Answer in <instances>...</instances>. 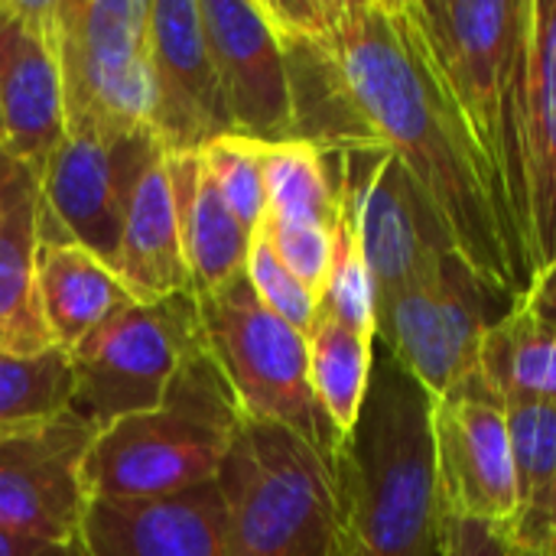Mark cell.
<instances>
[{"label":"cell","instance_id":"6da1fadb","mask_svg":"<svg viewBox=\"0 0 556 556\" xmlns=\"http://www.w3.org/2000/svg\"><path fill=\"white\" fill-rule=\"evenodd\" d=\"M365 147L391 150L443 218L459 257L505 300L531 283L525 244L498 199L407 0H339L319 39Z\"/></svg>","mask_w":556,"mask_h":556},{"label":"cell","instance_id":"7a4b0ae2","mask_svg":"<svg viewBox=\"0 0 556 556\" xmlns=\"http://www.w3.org/2000/svg\"><path fill=\"white\" fill-rule=\"evenodd\" d=\"M339 556H437L430 394L378 345L368 397L336 463Z\"/></svg>","mask_w":556,"mask_h":556},{"label":"cell","instance_id":"3957f363","mask_svg":"<svg viewBox=\"0 0 556 556\" xmlns=\"http://www.w3.org/2000/svg\"><path fill=\"white\" fill-rule=\"evenodd\" d=\"M407 10L528 254L525 108L534 0H407Z\"/></svg>","mask_w":556,"mask_h":556},{"label":"cell","instance_id":"277c9868","mask_svg":"<svg viewBox=\"0 0 556 556\" xmlns=\"http://www.w3.org/2000/svg\"><path fill=\"white\" fill-rule=\"evenodd\" d=\"M241 420V404L205 342L186 358L160 407L94 433L81 463L85 502L166 498L215 482Z\"/></svg>","mask_w":556,"mask_h":556},{"label":"cell","instance_id":"5b68a950","mask_svg":"<svg viewBox=\"0 0 556 556\" xmlns=\"http://www.w3.org/2000/svg\"><path fill=\"white\" fill-rule=\"evenodd\" d=\"M225 556H339V489L296 433L244 417L218 472Z\"/></svg>","mask_w":556,"mask_h":556},{"label":"cell","instance_id":"8992f818","mask_svg":"<svg viewBox=\"0 0 556 556\" xmlns=\"http://www.w3.org/2000/svg\"><path fill=\"white\" fill-rule=\"evenodd\" d=\"M199 300L212 355L218 358L241 414L283 427L336 463L342 437L323 414L309 381V342L274 316L238 277Z\"/></svg>","mask_w":556,"mask_h":556},{"label":"cell","instance_id":"52a82bcc","mask_svg":"<svg viewBox=\"0 0 556 556\" xmlns=\"http://www.w3.org/2000/svg\"><path fill=\"white\" fill-rule=\"evenodd\" d=\"M65 134L150 130V0H52Z\"/></svg>","mask_w":556,"mask_h":556},{"label":"cell","instance_id":"ba28073f","mask_svg":"<svg viewBox=\"0 0 556 556\" xmlns=\"http://www.w3.org/2000/svg\"><path fill=\"white\" fill-rule=\"evenodd\" d=\"M205 326L192 290L156 303H130L72 349V414L94 433L163 404L186 358L202 349Z\"/></svg>","mask_w":556,"mask_h":556},{"label":"cell","instance_id":"9c48e42d","mask_svg":"<svg viewBox=\"0 0 556 556\" xmlns=\"http://www.w3.org/2000/svg\"><path fill=\"white\" fill-rule=\"evenodd\" d=\"M511 303L453 254L433 277L378 303L375 342L430 397H443L479 375L482 339Z\"/></svg>","mask_w":556,"mask_h":556},{"label":"cell","instance_id":"30bf717a","mask_svg":"<svg viewBox=\"0 0 556 556\" xmlns=\"http://www.w3.org/2000/svg\"><path fill=\"white\" fill-rule=\"evenodd\" d=\"M336 153L342 208L368 264L378 309V303L433 277L459 251L424 189L391 150L349 147Z\"/></svg>","mask_w":556,"mask_h":556},{"label":"cell","instance_id":"8fae6325","mask_svg":"<svg viewBox=\"0 0 556 556\" xmlns=\"http://www.w3.org/2000/svg\"><path fill=\"white\" fill-rule=\"evenodd\" d=\"M160 153L150 130L65 134L36 176L52 225L114 270L134 192Z\"/></svg>","mask_w":556,"mask_h":556},{"label":"cell","instance_id":"7c38bea8","mask_svg":"<svg viewBox=\"0 0 556 556\" xmlns=\"http://www.w3.org/2000/svg\"><path fill=\"white\" fill-rule=\"evenodd\" d=\"M430 433L440 515L511 531L518 521V476L505 404L476 375L450 394L430 397Z\"/></svg>","mask_w":556,"mask_h":556},{"label":"cell","instance_id":"4fadbf2b","mask_svg":"<svg viewBox=\"0 0 556 556\" xmlns=\"http://www.w3.org/2000/svg\"><path fill=\"white\" fill-rule=\"evenodd\" d=\"M91 440L94 430L72 410L0 430V528L78 541L81 463Z\"/></svg>","mask_w":556,"mask_h":556},{"label":"cell","instance_id":"5bb4252c","mask_svg":"<svg viewBox=\"0 0 556 556\" xmlns=\"http://www.w3.org/2000/svg\"><path fill=\"white\" fill-rule=\"evenodd\" d=\"M199 16L231 134L257 143L296 140L287 55L257 0H199Z\"/></svg>","mask_w":556,"mask_h":556},{"label":"cell","instance_id":"9a60e30c","mask_svg":"<svg viewBox=\"0 0 556 556\" xmlns=\"http://www.w3.org/2000/svg\"><path fill=\"white\" fill-rule=\"evenodd\" d=\"M150 134L163 153H199L231 134L199 0H150Z\"/></svg>","mask_w":556,"mask_h":556},{"label":"cell","instance_id":"2e32d148","mask_svg":"<svg viewBox=\"0 0 556 556\" xmlns=\"http://www.w3.org/2000/svg\"><path fill=\"white\" fill-rule=\"evenodd\" d=\"M0 121L7 150L39 176L65 137L52 0H0Z\"/></svg>","mask_w":556,"mask_h":556},{"label":"cell","instance_id":"e0dca14e","mask_svg":"<svg viewBox=\"0 0 556 556\" xmlns=\"http://www.w3.org/2000/svg\"><path fill=\"white\" fill-rule=\"evenodd\" d=\"M78 541L85 556H225L218 479L166 498H88Z\"/></svg>","mask_w":556,"mask_h":556},{"label":"cell","instance_id":"ac0fdd59","mask_svg":"<svg viewBox=\"0 0 556 556\" xmlns=\"http://www.w3.org/2000/svg\"><path fill=\"white\" fill-rule=\"evenodd\" d=\"M525 235L531 274L556 257V0H534L525 108Z\"/></svg>","mask_w":556,"mask_h":556},{"label":"cell","instance_id":"d6986e66","mask_svg":"<svg viewBox=\"0 0 556 556\" xmlns=\"http://www.w3.org/2000/svg\"><path fill=\"white\" fill-rule=\"evenodd\" d=\"M36 287L42 316L55 349H78L98 326L137 303L121 277L81 244L68 241L49 218L39 195V248H36Z\"/></svg>","mask_w":556,"mask_h":556},{"label":"cell","instance_id":"ffe728a7","mask_svg":"<svg viewBox=\"0 0 556 556\" xmlns=\"http://www.w3.org/2000/svg\"><path fill=\"white\" fill-rule=\"evenodd\" d=\"M163 156H166V176L173 189L192 293L205 296L244 277L254 235L231 215L218 186L205 173L199 153H163Z\"/></svg>","mask_w":556,"mask_h":556},{"label":"cell","instance_id":"44dd1931","mask_svg":"<svg viewBox=\"0 0 556 556\" xmlns=\"http://www.w3.org/2000/svg\"><path fill=\"white\" fill-rule=\"evenodd\" d=\"M114 274L137 303H156L192 290L163 153L147 166L134 192Z\"/></svg>","mask_w":556,"mask_h":556},{"label":"cell","instance_id":"7402d4cb","mask_svg":"<svg viewBox=\"0 0 556 556\" xmlns=\"http://www.w3.org/2000/svg\"><path fill=\"white\" fill-rule=\"evenodd\" d=\"M39 186L0 215V352L42 355L55 349L36 287Z\"/></svg>","mask_w":556,"mask_h":556},{"label":"cell","instance_id":"603a6c76","mask_svg":"<svg viewBox=\"0 0 556 556\" xmlns=\"http://www.w3.org/2000/svg\"><path fill=\"white\" fill-rule=\"evenodd\" d=\"M479 378L505 404H556V323L515 300L482 339Z\"/></svg>","mask_w":556,"mask_h":556},{"label":"cell","instance_id":"cb8c5ba5","mask_svg":"<svg viewBox=\"0 0 556 556\" xmlns=\"http://www.w3.org/2000/svg\"><path fill=\"white\" fill-rule=\"evenodd\" d=\"M257 153H261L270 215L319 222V225L339 222L342 189H339L336 150H323L309 140H283V143H257Z\"/></svg>","mask_w":556,"mask_h":556},{"label":"cell","instance_id":"d4e9b609","mask_svg":"<svg viewBox=\"0 0 556 556\" xmlns=\"http://www.w3.org/2000/svg\"><path fill=\"white\" fill-rule=\"evenodd\" d=\"M505 420L518 476V521L511 534L521 551H534L547 538L556 495V404L511 401L505 404Z\"/></svg>","mask_w":556,"mask_h":556},{"label":"cell","instance_id":"484cf974","mask_svg":"<svg viewBox=\"0 0 556 556\" xmlns=\"http://www.w3.org/2000/svg\"><path fill=\"white\" fill-rule=\"evenodd\" d=\"M309 342V381L313 394L345 440L365 407L371 368H375V339L362 336L329 316L319 313L316 326L306 336Z\"/></svg>","mask_w":556,"mask_h":556},{"label":"cell","instance_id":"4316f807","mask_svg":"<svg viewBox=\"0 0 556 556\" xmlns=\"http://www.w3.org/2000/svg\"><path fill=\"white\" fill-rule=\"evenodd\" d=\"M75 394L72 355L49 349L42 355L0 352V430L39 424L65 414Z\"/></svg>","mask_w":556,"mask_h":556},{"label":"cell","instance_id":"83f0119b","mask_svg":"<svg viewBox=\"0 0 556 556\" xmlns=\"http://www.w3.org/2000/svg\"><path fill=\"white\" fill-rule=\"evenodd\" d=\"M319 313L362 332V336L375 339V332H378L375 283H371L368 264L362 257V248H358V238H355V228H352L345 208L339 212V222H336V254H332V270H329V280H326V290L319 300Z\"/></svg>","mask_w":556,"mask_h":556},{"label":"cell","instance_id":"f1b7e54d","mask_svg":"<svg viewBox=\"0 0 556 556\" xmlns=\"http://www.w3.org/2000/svg\"><path fill=\"white\" fill-rule=\"evenodd\" d=\"M205 173L218 186L225 205L231 215L254 235L261 218L267 215V189H264V169L261 153L254 140H244L238 134H225L199 150Z\"/></svg>","mask_w":556,"mask_h":556},{"label":"cell","instance_id":"f546056e","mask_svg":"<svg viewBox=\"0 0 556 556\" xmlns=\"http://www.w3.org/2000/svg\"><path fill=\"white\" fill-rule=\"evenodd\" d=\"M277 261L323 300L329 270H332V254H336V225H319V222H296V218H280V215H264L257 231Z\"/></svg>","mask_w":556,"mask_h":556},{"label":"cell","instance_id":"4dcf8cb0","mask_svg":"<svg viewBox=\"0 0 556 556\" xmlns=\"http://www.w3.org/2000/svg\"><path fill=\"white\" fill-rule=\"evenodd\" d=\"M244 277L254 290V296L283 323H290L296 332L309 336V329L319 319V296L313 290H306L270 251V244L254 235L251 238V251H248V267Z\"/></svg>","mask_w":556,"mask_h":556},{"label":"cell","instance_id":"1f68e13d","mask_svg":"<svg viewBox=\"0 0 556 556\" xmlns=\"http://www.w3.org/2000/svg\"><path fill=\"white\" fill-rule=\"evenodd\" d=\"M437 556H525L515 534L485 521L440 515Z\"/></svg>","mask_w":556,"mask_h":556},{"label":"cell","instance_id":"d6a6232c","mask_svg":"<svg viewBox=\"0 0 556 556\" xmlns=\"http://www.w3.org/2000/svg\"><path fill=\"white\" fill-rule=\"evenodd\" d=\"M0 556H85L81 541H52L0 528Z\"/></svg>","mask_w":556,"mask_h":556},{"label":"cell","instance_id":"836d02e7","mask_svg":"<svg viewBox=\"0 0 556 556\" xmlns=\"http://www.w3.org/2000/svg\"><path fill=\"white\" fill-rule=\"evenodd\" d=\"M36 186H39L36 173H33L26 163H20L7 147H0V215H3L20 195H26V192L36 189Z\"/></svg>","mask_w":556,"mask_h":556},{"label":"cell","instance_id":"e575fe53","mask_svg":"<svg viewBox=\"0 0 556 556\" xmlns=\"http://www.w3.org/2000/svg\"><path fill=\"white\" fill-rule=\"evenodd\" d=\"M518 300L534 316H541L547 323H556V257L547 267H541L538 274H531V283H528V290Z\"/></svg>","mask_w":556,"mask_h":556},{"label":"cell","instance_id":"d590c367","mask_svg":"<svg viewBox=\"0 0 556 556\" xmlns=\"http://www.w3.org/2000/svg\"><path fill=\"white\" fill-rule=\"evenodd\" d=\"M541 547H556V495H554V505H551V518H547V538H544V544Z\"/></svg>","mask_w":556,"mask_h":556},{"label":"cell","instance_id":"8d00e7d4","mask_svg":"<svg viewBox=\"0 0 556 556\" xmlns=\"http://www.w3.org/2000/svg\"><path fill=\"white\" fill-rule=\"evenodd\" d=\"M525 556H556V547H534V551H525Z\"/></svg>","mask_w":556,"mask_h":556},{"label":"cell","instance_id":"74e56055","mask_svg":"<svg viewBox=\"0 0 556 556\" xmlns=\"http://www.w3.org/2000/svg\"><path fill=\"white\" fill-rule=\"evenodd\" d=\"M0 147H7V140H3V121H0Z\"/></svg>","mask_w":556,"mask_h":556}]
</instances>
